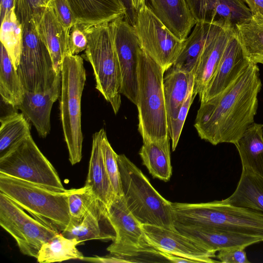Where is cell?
Instances as JSON below:
<instances>
[{"label": "cell", "instance_id": "12", "mask_svg": "<svg viewBox=\"0 0 263 263\" xmlns=\"http://www.w3.org/2000/svg\"><path fill=\"white\" fill-rule=\"evenodd\" d=\"M142 49L165 72L176 61L183 46L145 5L138 11L134 25Z\"/></svg>", "mask_w": 263, "mask_h": 263}, {"label": "cell", "instance_id": "15", "mask_svg": "<svg viewBox=\"0 0 263 263\" xmlns=\"http://www.w3.org/2000/svg\"><path fill=\"white\" fill-rule=\"evenodd\" d=\"M196 23L235 30L252 15L243 0H185Z\"/></svg>", "mask_w": 263, "mask_h": 263}, {"label": "cell", "instance_id": "22", "mask_svg": "<svg viewBox=\"0 0 263 263\" xmlns=\"http://www.w3.org/2000/svg\"><path fill=\"white\" fill-rule=\"evenodd\" d=\"M61 233L66 238L76 239L79 245L92 239L112 241L116 236L107 216L106 208L98 199L94 201L80 224Z\"/></svg>", "mask_w": 263, "mask_h": 263}, {"label": "cell", "instance_id": "41", "mask_svg": "<svg viewBox=\"0 0 263 263\" xmlns=\"http://www.w3.org/2000/svg\"><path fill=\"white\" fill-rule=\"evenodd\" d=\"M216 257L223 263H250L243 247L221 249L218 251Z\"/></svg>", "mask_w": 263, "mask_h": 263}, {"label": "cell", "instance_id": "24", "mask_svg": "<svg viewBox=\"0 0 263 263\" xmlns=\"http://www.w3.org/2000/svg\"><path fill=\"white\" fill-rule=\"evenodd\" d=\"M77 23L93 25L110 23L125 17L126 9L121 0H67Z\"/></svg>", "mask_w": 263, "mask_h": 263}, {"label": "cell", "instance_id": "46", "mask_svg": "<svg viewBox=\"0 0 263 263\" xmlns=\"http://www.w3.org/2000/svg\"><path fill=\"white\" fill-rule=\"evenodd\" d=\"M134 9L138 13L139 9L145 5V0H132Z\"/></svg>", "mask_w": 263, "mask_h": 263}, {"label": "cell", "instance_id": "8", "mask_svg": "<svg viewBox=\"0 0 263 263\" xmlns=\"http://www.w3.org/2000/svg\"><path fill=\"white\" fill-rule=\"evenodd\" d=\"M0 173L53 191L67 190L55 168L40 150L31 135L1 155Z\"/></svg>", "mask_w": 263, "mask_h": 263}, {"label": "cell", "instance_id": "5", "mask_svg": "<svg viewBox=\"0 0 263 263\" xmlns=\"http://www.w3.org/2000/svg\"><path fill=\"white\" fill-rule=\"evenodd\" d=\"M127 206L142 224L176 230L172 202L153 186L142 172L125 155H117Z\"/></svg>", "mask_w": 263, "mask_h": 263}, {"label": "cell", "instance_id": "14", "mask_svg": "<svg viewBox=\"0 0 263 263\" xmlns=\"http://www.w3.org/2000/svg\"><path fill=\"white\" fill-rule=\"evenodd\" d=\"M142 228L148 243L161 251L191 259L194 262H220L213 259L216 257V252L177 230L149 224H142Z\"/></svg>", "mask_w": 263, "mask_h": 263}, {"label": "cell", "instance_id": "38", "mask_svg": "<svg viewBox=\"0 0 263 263\" xmlns=\"http://www.w3.org/2000/svg\"><path fill=\"white\" fill-rule=\"evenodd\" d=\"M194 98L192 91L180 108L176 118L168 125V135L172 140L173 151L177 146L187 113Z\"/></svg>", "mask_w": 263, "mask_h": 263}, {"label": "cell", "instance_id": "3", "mask_svg": "<svg viewBox=\"0 0 263 263\" xmlns=\"http://www.w3.org/2000/svg\"><path fill=\"white\" fill-rule=\"evenodd\" d=\"M165 71L142 48L138 54V130L143 143L169 136L163 90Z\"/></svg>", "mask_w": 263, "mask_h": 263}, {"label": "cell", "instance_id": "2", "mask_svg": "<svg viewBox=\"0 0 263 263\" xmlns=\"http://www.w3.org/2000/svg\"><path fill=\"white\" fill-rule=\"evenodd\" d=\"M174 224L201 226L263 237V212L235 206L224 200L172 202Z\"/></svg>", "mask_w": 263, "mask_h": 263}, {"label": "cell", "instance_id": "10", "mask_svg": "<svg viewBox=\"0 0 263 263\" xmlns=\"http://www.w3.org/2000/svg\"><path fill=\"white\" fill-rule=\"evenodd\" d=\"M106 212L116 233L107 250L129 262L152 258L156 249L147 241L142 224L128 209L124 196L117 197Z\"/></svg>", "mask_w": 263, "mask_h": 263}, {"label": "cell", "instance_id": "33", "mask_svg": "<svg viewBox=\"0 0 263 263\" xmlns=\"http://www.w3.org/2000/svg\"><path fill=\"white\" fill-rule=\"evenodd\" d=\"M0 39L17 70L22 51L23 26L16 14L15 7L1 21Z\"/></svg>", "mask_w": 263, "mask_h": 263}, {"label": "cell", "instance_id": "1", "mask_svg": "<svg viewBox=\"0 0 263 263\" xmlns=\"http://www.w3.org/2000/svg\"><path fill=\"white\" fill-rule=\"evenodd\" d=\"M261 87L258 66L250 63L224 90L201 102L194 124L199 137L214 145L235 144L254 122Z\"/></svg>", "mask_w": 263, "mask_h": 263}, {"label": "cell", "instance_id": "32", "mask_svg": "<svg viewBox=\"0 0 263 263\" xmlns=\"http://www.w3.org/2000/svg\"><path fill=\"white\" fill-rule=\"evenodd\" d=\"M79 242L76 239L65 237L58 233L41 247L37 257L39 263L61 262L70 259H80L84 258L83 254L77 248Z\"/></svg>", "mask_w": 263, "mask_h": 263}, {"label": "cell", "instance_id": "9", "mask_svg": "<svg viewBox=\"0 0 263 263\" xmlns=\"http://www.w3.org/2000/svg\"><path fill=\"white\" fill-rule=\"evenodd\" d=\"M23 26L22 51L17 69L25 90L41 92L49 89L61 77L54 70L50 52L34 22Z\"/></svg>", "mask_w": 263, "mask_h": 263}, {"label": "cell", "instance_id": "29", "mask_svg": "<svg viewBox=\"0 0 263 263\" xmlns=\"http://www.w3.org/2000/svg\"><path fill=\"white\" fill-rule=\"evenodd\" d=\"M170 137L156 141L143 143L139 155L142 164L154 178L164 181L172 175L171 161Z\"/></svg>", "mask_w": 263, "mask_h": 263}, {"label": "cell", "instance_id": "31", "mask_svg": "<svg viewBox=\"0 0 263 263\" xmlns=\"http://www.w3.org/2000/svg\"><path fill=\"white\" fill-rule=\"evenodd\" d=\"M0 94L7 105L16 108L22 102L25 88L21 78L4 46L1 44Z\"/></svg>", "mask_w": 263, "mask_h": 263}, {"label": "cell", "instance_id": "18", "mask_svg": "<svg viewBox=\"0 0 263 263\" xmlns=\"http://www.w3.org/2000/svg\"><path fill=\"white\" fill-rule=\"evenodd\" d=\"M61 90V77L45 91L32 92L25 90L23 100L16 107L33 124L41 138H46L50 133L51 111L53 103L60 97Z\"/></svg>", "mask_w": 263, "mask_h": 263}, {"label": "cell", "instance_id": "28", "mask_svg": "<svg viewBox=\"0 0 263 263\" xmlns=\"http://www.w3.org/2000/svg\"><path fill=\"white\" fill-rule=\"evenodd\" d=\"M223 200L235 206L263 212V177L242 168L235 191Z\"/></svg>", "mask_w": 263, "mask_h": 263}, {"label": "cell", "instance_id": "40", "mask_svg": "<svg viewBox=\"0 0 263 263\" xmlns=\"http://www.w3.org/2000/svg\"><path fill=\"white\" fill-rule=\"evenodd\" d=\"M88 45V40L84 25L76 23L71 28L69 37V52L77 55L85 51Z\"/></svg>", "mask_w": 263, "mask_h": 263}, {"label": "cell", "instance_id": "43", "mask_svg": "<svg viewBox=\"0 0 263 263\" xmlns=\"http://www.w3.org/2000/svg\"><path fill=\"white\" fill-rule=\"evenodd\" d=\"M121 1L126 9V14L124 19L131 25L134 26L137 18V12L134 9L132 0Z\"/></svg>", "mask_w": 263, "mask_h": 263}, {"label": "cell", "instance_id": "34", "mask_svg": "<svg viewBox=\"0 0 263 263\" xmlns=\"http://www.w3.org/2000/svg\"><path fill=\"white\" fill-rule=\"evenodd\" d=\"M0 121L2 155L14 144L31 134L29 121L22 112H12L2 117Z\"/></svg>", "mask_w": 263, "mask_h": 263}, {"label": "cell", "instance_id": "47", "mask_svg": "<svg viewBox=\"0 0 263 263\" xmlns=\"http://www.w3.org/2000/svg\"><path fill=\"white\" fill-rule=\"evenodd\" d=\"M45 2H46V4H47H47H48V2L49 1V0H45Z\"/></svg>", "mask_w": 263, "mask_h": 263}, {"label": "cell", "instance_id": "44", "mask_svg": "<svg viewBox=\"0 0 263 263\" xmlns=\"http://www.w3.org/2000/svg\"><path fill=\"white\" fill-rule=\"evenodd\" d=\"M250 9L252 14L260 13L263 15V0H243Z\"/></svg>", "mask_w": 263, "mask_h": 263}, {"label": "cell", "instance_id": "21", "mask_svg": "<svg viewBox=\"0 0 263 263\" xmlns=\"http://www.w3.org/2000/svg\"><path fill=\"white\" fill-rule=\"evenodd\" d=\"M145 4L181 41L187 38L196 23L185 0H145Z\"/></svg>", "mask_w": 263, "mask_h": 263}, {"label": "cell", "instance_id": "39", "mask_svg": "<svg viewBox=\"0 0 263 263\" xmlns=\"http://www.w3.org/2000/svg\"><path fill=\"white\" fill-rule=\"evenodd\" d=\"M47 6L52 9L59 21L66 28L70 30L77 23L67 0H49Z\"/></svg>", "mask_w": 263, "mask_h": 263}, {"label": "cell", "instance_id": "11", "mask_svg": "<svg viewBox=\"0 0 263 263\" xmlns=\"http://www.w3.org/2000/svg\"><path fill=\"white\" fill-rule=\"evenodd\" d=\"M0 225L15 239L23 254L35 258L42 246L58 233L27 214L2 192Z\"/></svg>", "mask_w": 263, "mask_h": 263}, {"label": "cell", "instance_id": "20", "mask_svg": "<svg viewBox=\"0 0 263 263\" xmlns=\"http://www.w3.org/2000/svg\"><path fill=\"white\" fill-rule=\"evenodd\" d=\"M177 231L196 240L217 252L226 248L243 247L263 241V237L219 230L201 226H185L175 224Z\"/></svg>", "mask_w": 263, "mask_h": 263}, {"label": "cell", "instance_id": "13", "mask_svg": "<svg viewBox=\"0 0 263 263\" xmlns=\"http://www.w3.org/2000/svg\"><path fill=\"white\" fill-rule=\"evenodd\" d=\"M109 25L121 71L120 92L136 105L140 41L134 27L124 17L115 20Z\"/></svg>", "mask_w": 263, "mask_h": 263}, {"label": "cell", "instance_id": "17", "mask_svg": "<svg viewBox=\"0 0 263 263\" xmlns=\"http://www.w3.org/2000/svg\"><path fill=\"white\" fill-rule=\"evenodd\" d=\"M234 30L216 26L209 36L194 73L193 96L201 95L217 70Z\"/></svg>", "mask_w": 263, "mask_h": 263}, {"label": "cell", "instance_id": "27", "mask_svg": "<svg viewBox=\"0 0 263 263\" xmlns=\"http://www.w3.org/2000/svg\"><path fill=\"white\" fill-rule=\"evenodd\" d=\"M235 145L242 168L263 177V124L254 122Z\"/></svg>", "mask_w": 263, "mask_h": 263}, {"label": "cell", "instance_id": "26", "mask_svg": "<svg viewBox=\"0 0 263 263\" xmlns=\"http://www.w3.org/2000/svg\"><path fill=\"white\" fill-rule=\"evenodd\" d=\"M216 26L196 23L191 35L184 41L176 61L168 69L194 74L206 41Z\"/></svg>", "mask_w": 263, "mask_h": 263}, {"label": "cell", "instance_id": "6", "mask_svg": "<svg viewBox=\"0 0 263 263\" xmlns=\"http://www.w3.org/2000/svg\"><path fill=\"white\" fill-rule=\"evenodd\" d=\"M86 80L83 58L78 54H66L61 70L60 111L69 160L72 165L82 158L81 103Z\"/></svg>", "mask_w": 263, "mask_h": 263}, {"label": "cell", "instance_id": "23", "mask_svg": "<svg viewBox=\"0 0 263 263\" xmlns=\"http://www.w3.org/2000/svg\"><path fill=\"white\" fill-rule=\"evenodd\" d=\"M105 133L102 128L93 135L85 185L90 187L96 198L108 209L117 197L106 170L101 149L102 140Z\"/></svg>", "mask_w": 263, "mask_h": 263}, {"label": "cell", "instance_id": "36", "mask_svg": "<svg viewBox=\"0 0 263 263\" xmlns=\"http://www.w3.org/2000/svg\"><path fill=\"white\" fill-rule=\"evenodd\" d=\"M101 149L106 170L116 197L124 196L121 175L117 161L118 154L110 144L106 133L101 142Z\"/></svg>", "mask_w": 263, "mask_h": 263}, {"label": "cell", "instance_id": "25", "mask_svg": "<svg viewBox=\"0 0 263 263\" xmlns=\"http://www.w3.org/2000/svg\"><path fill=\"white\" fill-rule=\"evenodd\" d=\"M163 78V90L168 124L176 118L190 93L193 91L194 74L168 69Z\"/></svg>", "mask_w": 263, "mask_h": 263}, {"label": "cell", "instance_id": "35", "mask_svg": "<svg viewBox=\"0 0 263 263\" xmlns=\"http://www.w3.org/2000/svg\"><path fill=\"white\" fill-rule=\"evenodd\" d=\"M96 199L90 187L85 184L82 187L73 189L68 199L70 215L68 229L77 226L82 222Z\"/></svg>", "mask_w": 263, "mask_h": 263}, {"label": "cell", "instance_id": "7", "mask_svg": "<svg viewBox=\"0 0 263 263\" xmlns=\"http://www.w3.org/2000/svg\"><path fill=\"white\" fill-rule=\"evenodd\" d=\"M84 28L88 40L85 56L92 66L96 88L116 114L121 104V75L109 23L84 25Z\"/></svg>", "mask_w": 263, "mask_h": 263}, {"label": "cell", "instance_id": "16", "mask_svg": "<svg viewBox=\"0 0 263 263\" xmlns=\"http://www.w3.org/2000/svg\"><path fill=\"white\" fill-rule=\"evenodd\" d=\"M250 63L245 55L235 31L227 44L217 70L199 96L200 102L206 101L224 90Z\"/></svg>", "mask_w": 263, "mask_h": 263}, {"label": "cell", "instance_id": "19", "mask_svg": "<svg viewBox=\"0 0 263 263\" xmlns=\"http://www.w3.org/2000/svg\"><path fill=\"white\" fill-rule=\"evenodd\" d=\"M34 23L39 36L50 52L55 72L57 74L61 73L63 59L69 54L70 30L62 25L48 6L41 17Z\"/></svg>", "mask_w": 263, "mask_h": 263}, {"label": "cell", "instance_id": "4", "mask_svg": "<svg viewBox=\"0 0 263 263\" xmlns=\"http://www.w3.org/2000/svg\"><path fill=\"white\" fill-rule=\"evenodd\" d=\"M73 189L53 191L0 173V192L51 229L62 233L70 224L68 199Z\"/></svg>", "mask_w": 263, "mask_h": 263}, {"label": "cell", "instance_id": "37", "mask_svg": "<svg viewBox=\"0 0 263 263\" xmlns=\"http://www.w3.org/2000/svg\"><path fill=\"white\" fill-rule=\"evenodd\" d=\"M14 7L17 17L23 26L37 21L44 12L47 4L45 0H15Z\"/></svg>", "mask_w": 263, "mask_h": 263}, {"label": "cell", "instance_id": "42", "mask_svg": "<svg viewBox=\"0 0 263 263\" xmlns=\"http://www.w3.org/2000/svg\"><path fill=\"white\" fill-rule=\"evenodd\" d=\"M82 260L95 262H129L126 259L120 256L111 254V255L100 257H84Z\"/></svg>", "mask_w": 263, "mask_h": 263}, {"label": "cell", "instance_id": "45", "mask_svg": "<svg viewBox=\"0 0 263 263\" xmlns=\"http://www.w3.org/2000/svg\"><path fill=\"white\" fill-rule=\"evenodd\" d=\"M15 0H0V16L1 21L5 15L15 6Z\"/></svg>", "mask_w": 263, "mask_h": 263}, {"label": "cell", "instance_id": "30", "mask_svg": "<svg viewBox=\"0 0 263 263\" xmlns=\"http://www.w3.org/2000/svg\"><path fill=\"white\" fill-rule=\"evenodd\" d=\"M235 31L247 59L251 63L263 64V15L252 14L237 26Z\"/></svg>", "mask_w": 263, "mask_h": 263}]
</instances>
